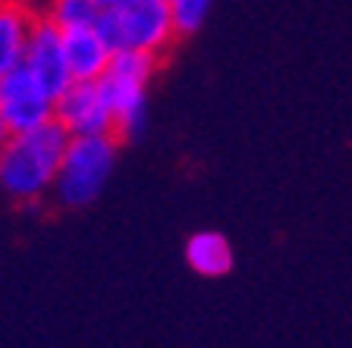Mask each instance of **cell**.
Masks as SVG:
<instances>
[{
	"label": "cell",
	"mask_w": 352,
	"mask_h": 348,
	"mask_svg": "<svg viewBox=\"0 0 352 348\" xmlns=\"http://www.w3.org/2000/svg\"><path fill=\"white\" fill-rule=\"evenodd\" d=\"M66 141L69 135L57 119L32 132L7 135L0 141V192L19 204H35L51 195Z\"/></svg>",
	"instance_id": "cell-1"
},
{
	"label": "cell",
	"mask_w": 352,
	"mask_h": 348,
	"mask_svg": "<svg viewBox=\"0 0 352 348\" xmlns=\"http://www.w3.org/2000/svg\"><path fill=\"white\" fill-rule=\"evenodd\" d=\"M120 141L117 135H79L66 141L63 160H60L54 192L60 207L82 211L104 195L113 167H117Z\"/></svg>",
	"instance_id": "cell-2"
},
{
	"label": "cell",
	"mask_w": 352,
	"mask_h": 348,
	"mask_svg": "<svg viewBox=\"0 0 352 348\" xmlns=\"http://www.w3.org/2000/svg\"><path fill=\"white\" fill-rule=\"evenodd\" d=\"M157 57L139 51H117L110 60L101 85L113 107V135L117 141H135L148 129V82Z\"/></svg>",
	"instance_id": "cell-3"
},
{
	"label": "cell",
	"mask_w": 352,
	"mask_h": 348,
	"mask_svg": "<svg viewBox=\"0 0 352 348\" xmlns=\"http://www.w3.org/2000/svg\"><path fill=\"white\" fill-rule=\"evenodd\" d=\"M95 25L104 41L113 47V54L139 51L161 57L173 44V38H179L173 13H170V0H129L123 7L101 10Z\"/></svg>",
	"instance_id": "cell-4"
},
{
	"label": "cell",
	"mask_w": 352,
	"mask_h": 348,
	"mask_svg": "<svg viewBox=\"0 0 352 348\" xmlns=\"http://www.w3.org/2000/svg\"><path fill=\"white\" fill-rule=\"evenodd\" d=\"M54 107H57V97L47 95L25 66H16L0 76V123L7 135L32 132L51 123Z\"/></svg>",
	"instance_id": "cell-5"
},
{
	"label": "cell",
	"mask_w": 352,
	"mask_h": 348,
	"mask_svg": "<svg viewBox=\"0 0 352 348\" xmlns=\"http://www.w3.org/2000/svg\"><path fill=\"white\" fill-rule=\"evenodd\" d=\"M54 119L66 129L69 138L79 135H113V107L107 101L101 79L73 82L57 97Z\"/></svg>",
	"instance_id": "cell-6"
},
{
	"label": "cell",
	"mask_w": 352,
	"mask_h": 348,
	"mask_svg": "<svg viewBox=\"0 0 352 348\" xmlns=\"http://www.w3.org/2000/svg\"><path fill=\"white\" fill-rule=\"evenodd\" d=\"M22 66L35 76L38 85H41L51 97H60L66 88L76 82L73 73H69V63H66L63 32H60L47 16H38L35 25H32Z\"/></svg>",
	"instance_id": "cell-7"
},
{
	"label": "cell",
	"mask_w": 352,
	"mask_h": 348,
	"mask_svg": "<svg viewBox=\"0 0 352 348\" xmlns=\"http://www.w3.org/2000/svg\"><path fill=\"white\" fill-rule=\"evenodd\" d=\"M63 51L66 63L76 82H95L107 73L110 60H113V47L104 41L98 25H79V29L63 32Z\"/></svg>",
	"instance_id": "cell-8"
},
{
	"label": "cell",
	"mask_w": 352,
	"mask_h": 348,
	"mask_svg": "<svg viewBox=\"0 0 352 348\" xmlns=\"http://www.w3.org/2000/svg\"><path fill=\"white\" fill-rule=\"evenodd\" d=\"M183 257L189 264L192 273L205 276V279H217L233 270V245L223 232L214 229H198L186 239Z\"/></svg>",
	"instance_id": "cell-9"
},
{
	"label": "cell",
	"mask_w": 352,
	"mask_h": 348,
	"mask_svg": "<svg viewBox=\"0 0 352 348\" xmlns=\"http://www.w3.org/2000/svg\"><path fill=\"white\" fill-rule=\"evenodd\" d=\"M35 19L19 0H0V76L22 66Z\"/></svg>",
	"instance_id": "cell-10"
},
{
	"label": "cell",
	"mask_w": 352,
	"mask_h": 348,
	"mask_svg": "<svg viewBox=\"0 0 352 348\" xmlns=\"http://www.w3.org/2000/svg\"><path fill=\"white\" fill-rule=\"evenodd\" d=\"M44 16L60 32H66V29H79V25H95L98 16H101V7L95 0H51V7H47Z\"/></svg>",
	"instance_id": "cell-11"
},
{
	"label": "cell",
	"mask_w": 352,
	"mask_h": 348,
	"mask_svg": "<svg viewBox=\"0 0 352 348\" xmlns=\"http://www.w3.org/2000/svg\"><path fill=\"white\" fill-rule=\"evenodd\" d=\"M214 0H170L176 35H195L211 16Z\"/></svg>",
	"instance_id": "cell-12"
},
{
	"label": "cell",
	"mask_w": 352,
	"mask_h": 348,
	"mask_svg": "<svg viewBox=\"0 0 352 348\" xmlns=\"http://www.w3.org/2000/svg\"><path fill=\"white\" fill-rule=\"evenodd\" d=\"M101 10H113V7H123V3H129V0H95Z\"/></svg>",
	"instance_id": "cell-13"
},
{
	"label": "cell",
	"mask_w": 352,
	"mask_h": 348,
	"mask_svg": "<svg viewBox=\"0 0 352 348\" xmlns=\"http://www.w3.org/2000/svg\"><path fill=\"white\" fill-rule=\"evenodd\" d=\"M3 138H7V129H3V123H0V141H3Z\"/></svg>",
	"instance_id": "cell-14"
}]
</instances>
